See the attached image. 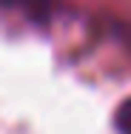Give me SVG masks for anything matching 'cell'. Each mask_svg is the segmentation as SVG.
Wrapping results in <instances>:
<instances>
[{
  "mask_svg": "<svg viewBox=\"0 0 131 134\" xmlns=\"http://www.w3.org/2000/svg\"><path fill=\"white\" fill-rule=\"evenodd\" d=\"M0 3H3V6H12V9H20L31 20H46V17L52 14V9H54L57 0H0Z\"/></svg>",
  "mask_w": 131,
  "mask_h": 134,
  "instance_id": "6da1fadb",
  "label": "cell"
},
{
  "mask_svg": "<svg viewBox=\"0 0 131 134\" xmlns=\"http://www.w3.org/2000/svg\"><path fill=\"white\" fill-rule=\"evenodd\" d=\"M114 126L120 134H131V100H126L114 114Z\"/></svg>",
  "mask_w": 131,
  "mask_h": 134,
  "instance_id": "7a4b0ae2",
  "label": "cell"
}]
</instances>
